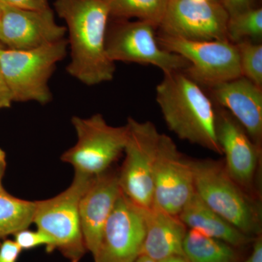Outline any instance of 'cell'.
<instances>
[{
	"label": "cell",
	"instance_id": "7402d4cb",
	"mask_svg": "<svg viewBox=\"0 0 262 262\" xmlns=\"http://www.w3.org/2000/svg\"><path fill=\"white\" fill-rule=\"evenodd\" d=\"M227 39L237 44L241 41L261 40L262 9L253 8L242 13L229 16L227 26Z\"/></svg>",
	"mask_w": 262,
	"mask_h": 262
},
{
	"label": "cell",
	"instance_id": "3957f363",
	"mask_svg": "<svg viewBox=\"0 0 262 262\" xmlns=\"http://www.w3.org/2000/svg\"><path fill=\"white\" fill-rule=\"evenodd\" d=\"M194 190L222 218L251 237L261 234V213L257 199L245 192L226 171L224 163L192 160Z\"/></svg>",
	"mask_w": 262,
	"mask_h": 262
},
{
	"label": "cell",
	"instance_id": "5b68a950",
	"mask_svg": "<svg viewBox=\"0 0 262 262\" xmlns=\"http://www.w3.org/2000/svg\"><path fill=\"white\" fill-rule=\"evenodd\" d=\"M95 176L75 172L70 187L58 195L35 201L33 223L47 234L58 249L70 262H80L87 251L79 212L81 196Z\"/></svg>",
	"mask_w": 262,
	"mask_h": 262
},
{
	"label": "cell",
	"instance_id": "4fadbf2b",
	"mask_svg": "<svg viewBox=\"0 0 262 262\" xmlns=\"http://www.w3.org/2000/svg\"><path fill=\"white\" fill-rule=\"evenodd\" d=\"M142 208L121 192L103 228L95 262H134L145 237Z\"/></svg>",
	"mask_w": 262,
	"mask_h": 262
},
{
	"label": "cell",
	"instance_id": "83f0119b",
	"mask_svg": "<svg viewBox=\"0 0 262 262\" xmlns=\"http://www.w3.org/2000/svg\"><path fill=\"white\" fill-rule=\"evenodd\" d=\"M13 102L11 94L0 69V110L9 108Z\"/></svg>",
	"mask_w": 262,
	"mask_h": 262
},
{
	"label": "cell",
	"instance_id": "836d02e7",
	"mask_svg": "<svg viewBox=\"0 0 262 262\" xmlns=\"http://www.w3.org/2000/svg\"><path fill=\"white\" fill-rule=\"evenodd\" d=\"M1 48H5V47L3 46V44H2L1 42H0V49H1Z\"/></svg>",
	"mask_w": 262,
	"mask_h": 262
},
{
	"label": "cell",
	"instance_id": "e575fe53",
	"mask_svg": "<svg viewBox=\"0 0 262 262\" xmlns=\"http://www.w3.org/2000/svg\"><path fill=\"white\" fill-rule=\"evenodd\" d=\"M3 1H4V0H3Z\"/></svg>",
	"mask_w": 262,
	"mask_h": 262
},
{
	"label": "cell",
	"instance_id": "cb8c5ba5",
	"mask_svg": "<svg viewBox=\"0 0 262 262\" xmlns=\"http://www.w3.org/2000/svg\"><path fill=\"white\" fill-rule=\"evenodd\" d=\"M14 241L20 249H32L39 246H46L47 251H53V242L51 237L37 229L36 231L29 230L28 229L19 231L14 234Z\"/></svg>",
	"mask_w": 262,
	"mask_h": 262
},
{
	"label": "cell",
	"instance_id": "8fae6325",
	"mask_svg": "<svg viewBox=\"0 0 262 262\" xmlns=\"http://www.w3.org/2000/svg\"><path fill=\"white\" fill-rule=\"evenodd\" d=\"M153 186V205L175 215L195 192L192 160L165 134L160 135Z\"/></svg>",
	"mask_w": 262,
	"mask_h": 262
},
{
	"label": "cell",
	"instance_id": "9c48e42d",
	"mask_svg": "<svg viewBox=\"0 0 262 262\" xmlns=\"http://www.w3.org/2000/svg\"><path fill=\"white\" fill-rule=\"evenodd\" d=\"M158 27L149 22L120 20L107 29L106 52L117 61L152 65L164 74L184 72L189 66L185 58L164 50L158 42Z\"/></svg>",
	"mask_w": 262,
	"mask_h": 262
},
{
	"label": "cell",
	"instance_id": "603a6c76",
	"mask_svg": "<svg viewBox=\"0 0 262 262\" xmlns=\"http://www.w3.org/2000/svg\"><path fill=\"white\" fill-rule=\"evenodd\" d=\"M241 75L262 88V46L252 40L237 44Z\"/></svg>",
	"mask_w": 262,
	"mask_h": 262
},
{
	"label": "cell",
	"instance_id": "277c9868",
	"mask_svg": "<svg viewBox=\"0 0 262 262\" xmlns=\"http://www.w3.org/2000/svg\"><path fill=\"white\" fill-rule=\"evenodd\" d=\"M67 48L66 39L27 51L1 48L0 69L13 101L49 103L53 97L48 82Z\"/></svg>",
	"mask_w": 262,
	"mask_h": 262
},
{
	"label": "cell",
	"instance_id": "9a60e30c",
	"mask_svg": "<svg viewBox=\"0 0 262 262\" xmlns=\"http://www.w3.org/2000/svg\"><path fill=\"white\" fill-rule=\"evenodd\" d=\"M118 174L106 170L95 176L80 201L81 229L86 249L97 253L103 228L121 194Z\"/></svg>",
	"mask_w": 262,
	"mask_h": 262
},
{
	"label": "cell",
	"instance_id": "6da1fadb",
	"mask_svg": "<svg viewBox=\"0 0 262 262\" xmlns=\"http://www.w3.org/2000/svg\"><path fill=\"white\" fill-rule=\"evenodd\" d=\"M54 5L69 32L67 72L89 86L113 80L116 67L106 52L110 18L106 0H56Z\"/></svg>",
	"mask_w": 262,
	"mask_h": 262
},
{
	"label": "cell",
	"instance_id": "7c38bea8",
	"mask_svg": "<svg viewBox=\"0 0 262 262\" xmlns=\"http://www.w3.org/2000/svg\"><path fill=\"white\" fill-rule=\"evenodd\" d=\"M216 136L225 155L226 171L249 195L257 199L256 177L261 146L253 142L244 127L227 110L215 108Z\"/></svg>",
	"mask_w": 262,
	"mask_h": 262
},
{
	"label": "cell",
	"instance_id": "ba28073f",
	"mask_svg": "<svg viewBox=\"0 0 262 262\" xmlns=\"http://www.w3.org/2000/svg\"><path fill=\"white\" fill-rule=\"evenodd\" d=\"M160 47L185 58L184 71L200 85L211 88L241 77L237 46L229 41H192L157 34Z\"/></svg>",
	"mask_w": 262,
	"mask_h": 262
},
{
	"label": "cell",
	"instance_id": "7a4b0ae2",
	"mask_svg": "<svg viewBox=\"0 0 262 262\" xmlns=\"http://www.w3.org/2000/svg\"><path fill=\"white\" fill-rule=\"evenodd\" d=\"M156 101L168 128L179 139L222 155L215 108L201 86L183 72L164 74Z\"/></svg>",
	"mask_w": 262,
	"mask_h": 262
},
{
	"label": "cell",
	"instance_id": "5bb4252c",
	"mask_svg": "<svg viewBox=\"0 0 262 262\" xmlns=\"http://www.w3.org/2000/svg\"><path fill=\"white\" fill-rule=\"evenodd\" d=\"M0 42L8 49L27 51L64 39L67 27L58 25L51 8L22 9L1 2Z\"/></svg>",
	"mask_w": 262,
	"mask_h": 262
},
{
	"label": "cell",
	"instance_id": "f1b7e54d",
	"mask_svg": "<svg viewBox=\"0 0 262 262\" xmlns=\"http://www.w3.org/2000/svg\"><path fill=\"white\" fill-rule=\"evenodd\" d=\"M253 249L246 259L241 262H262V236L261 234L253 239Z\"/></svg>",
	"mask_w": 262,
	"mask_h": 262
},
{
	"label": "cell",
	"instance_id": "ac0fdd59",
	"mask_svg": "<svg viewBox=\"0 0 262 262\" xmlns=\"http://www.w3.org/2000/svg\"><path fill=\"white\" fill-rule=\"evenodd\" d=\"M178 216L189 229L220 239L241 250L252 244L255 238L243 233L213 211L196 192L182 208Z\"/></svg>",
	"mask_w": 262,
	"mask_h": 262
},
{
	"label": "cell",
	"instance_id": "4316f807",
	"mask_svg": "<svg viewBox=\"0 0 262 262\" xmlns=\"http://www.w3.org/2000/svg\"><path fill=\"white\" fill-rule=\"evenodd\" d=\"M8 3L22 9L40 10L49 8L48 0H4Z\"/></svg>",
	"mask_w": 262,
	"mask_h": 262
},
{
	"label": "cell",
	"instance_id": "484cf974",
	"mask_svg": "<svg viewBox=\"0 0 262 262\" xmlns=\"http://www.w3.org/2000/svg\"><path fill=\"white\" fill-rule=\"evenodd\" d=\"M229 16L255 8L256 0H219Z\"/></svg>",
	"mask_w": 262,
	"mask_h": 262
},
{
	"label": "cell",
	"instance_id": "f546056e",
	"mask_svg": "<svg viewBox=\"0 0 262 262\" xmlns=\"http://www.w3.org/2000/svg\"><path fill=\"white\" fill-rule=\"evenodd\" d=\"M7 161L6 155L3 149H0V191L3 190V179L5 175V170H6Z\"/></svg>",
	"mask_w": 262,
	"mask_h": 262
},
{
	"label": "cell",
	"instance_id": "1f68e13d",
	"mask_svg": "<svg viewBox=\"0 0 262 262\" xmlns=\"http://www.w3.org/2000/svg\"><path fill=\"white\" fill-rule=\"evenodd\" d=\"M134 262H157L154 261V260L151 259L147 256H144V255H140L137 258H136V261Z\"/></svg>",
	"mask_w": 262,
	"mask_h": 262
},
{
	"label": "cell",
	"instance_id": "d6a6232c",
	"mask_svg": "<svg viewBox=\"0 0 262 262\" xmlns=\"http://www.w3.org/2000/svg\"><path fill=\"white\" fill-rule=\"evenodd\" d=\"M3 1V0H0V16H1V12H2V8H1V2Z\"/></svg>",
	"mask_w": 262,
	"mask_h": 262
},
{
	"label": "cell",
	"instance_id": "ffe728a7",
	"mask_svg": "<svg viewBox=\"0 0 262 262\" xmlns=\"http://www.w3.org/2000/svg\"><path fill=\"white\" fill-rule=\"evenodd\" d=\"M35 202L11 195L0 191V239L28 229L34 221Z\"/></svg>",
	"mask_w": 262,
	"mask_h": 262
},
{
	"label": "cell",
	"instance_id": "d4e9b609",
	"mask_svg": "<svg viewBox=\"0 0 262 262\" xmlns=\"http://www.w3.org/2000/svg\"><path fill=\"white\" fill-rule=\"evenodd\" d=\"M21 251L14 241L6 239L0 244V262H16Z\"/></svg>",
	"mask_w": 262,
	"mask_h": 262
},
{
	"label": "cell",
	"instance_id": "4dcf8cb0",
	"mask_svg": "<svg viewBox=\"0 0 262 262\" xmlns=\"http://www.w3.org/2000/svg\"><path fill=\"white\" fill-rule=\"evenodd\" d=\"M158 262H191L185 256H170V257L165 258Z\"/></svg>",
	"mask_w": 262,
	"mask_h": 262
},
{
	"label": "cell",
	"instance_id": "2e32d148",
	"mask_svg": "<svg viewBox=\"0 0 262 262\" xmlns=\"http://www.w3.org/2000/svg\"><path fill=\"white\" fill-rule=\"evenodd\" d=\"M210 89L215 102L236 119L253 142L261 146L262 88L241 76Z\"/></svg>",
	"mask_w": 262,
	"mask_h": 262
},
{
	"label": "cell",
	"instance_id": "52a82bcc",
	"mask_svg": "<svg viewBox=\"0 0 262 262\" xmlns=\"http://www.w3.org/2000/svg\"><path fill=\"white\" fill-rule=\"evenodd\" d=\"M72 124L77 134V143L61 155L64 163L79 172L97 176L108 170L125 149L127 125H108L101 114L88 118L73 117Z\"/></svg>",
	"mask_w": 262,
	"mask_h": 262
},
{
	"label": "cell",
	"instance_id": "d6986e66",
	"mask_svg": "<svg viewBox=\"0 0 262 262\" xmlns=\"http://www.w3.org/2000/svg\"><path fill=\"white\" fill-rule=\"evenodd\" d=\"M184 256L191 262H241V249L220 239L189 229L183 244Z\"/></svg>",
	"mask_w": 262,
	"mask_h": 262
},
{
	"label": "cell",
	"instance_id": "44dd1931",
	"mask_svg": "<svg viewBox=\"0 0 262 262\" xmlns=\"http://www.w3.org/2000/svg\"><path fill=\"white\" fill-rule=\"evenodd\" d=\"M110 17L125 20L136 18L159 28L170 0H106Z\"/></svg>",
	"mask_w": 262,
	"mask_h": 262
},
{
	"label": "cell",
	"instance_id": "8992f818",
	"mask_svg": "<svg viewBox=\"0 0 262 262\" xmlns=\"http://www.w3.org/2000/svg\"><path fill=\"white\" fill-rule=\"evenodd\" d=\"M125 160L118 174L122 194L136 206L146 209L153 206V178L160 135L150 121L129 117Z\"/></svg>",
	"mask_w": 262,
	"mask_h": 262
},
{
	"label": "cell",
	"instance_id": "e0dca14e",
	"mask_svg": "<svg viewBox=\"0 0 262 262\" xmlns=\"http://www.w3.org/2000/svg\"><path fill=\"white\" fill-rule=\"evenodd\" d=\"M142 210L146 232L140 255L157 262L170 256H184L183 244L187 227L178 215L167 213L155 205Z\"/></svg>",
	"mask_w": 262,
	"mask_h": 262
},
{
	"label": "cell",
	"instance_id": "30bf717a",
	"mask_svg": "<svg viewBox=\"0 0 262 262\" xmlns=\"http://www.w3.org/2000/svg\"><path fill=\"white\" fill-rule=\"evenodd\" d=\"M229 15L219 0H170L160 32L192 41H229Z\"/></svg>",
	"mask_w": 262,
	"mask_h": 262
}]
</instances>
